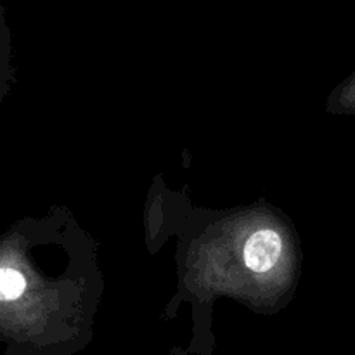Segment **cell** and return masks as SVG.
<instances>
[{
    "instance_id": "obj_2",
    "label": "cell",
    "mask_w": 355,
    "mask_h": 355,
    "mask_svg": "<svg viewBox=\"0 0 355 355\" xmlns=\"http://www.w3.org/2000/svg\"><path fill=\"white\" fill-rule=\"evenodd\" d=\"M7 38H6V26H3L2 14H0V99L3 96V90H6V82H7Z\"/></svg>"
},
{
    "instance_id": "obj_3",
    "label": "cell",
    "mask_w": 355,
    "mask_h": 355,
    "mask_svg": "<svg viewBox=\"0 0 355 355\" xmlns=\"http://www.w3.org/2000/svg\"><path fill=\"white\" fill-rule=\"evenodd\" d=\"M354 103H355V87H354Z\"/></svg>"
},
{
    "instance_id": "obj_1",
    "label": "cell",
    "mask_w": 355,
    "mask_h": 355,
    "mask_svg": "<svg viewBox=\"0 0 355 355\" xmlns=\"http://www.w3.org/2000/svg\"><path fill=\"white\" fill-rule=\"evenodd\" d=\"M281 236L276 231H257L246 241L245 246V263L253 272H267L277 263L281 255Z\"/></svg>"
}]
</instances>
